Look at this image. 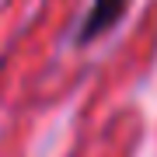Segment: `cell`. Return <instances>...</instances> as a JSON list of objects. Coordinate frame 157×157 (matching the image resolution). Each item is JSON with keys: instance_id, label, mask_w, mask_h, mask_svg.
<instances>
[{"instance_id": "cell-1", "label": "cell", "mask_w": 157, "mask_h": 157, "mask_svg": "<svg viewBox=\"0 0 157 157\" xmlns=\"http://www.w3.org/2000/svg\"><path fill=\"white\" fill-rule=\"evenodd\" d=\"M122 11H126V0H94L91 11H87V17H84V25H80V42H87V39H94V35L108 32L119 21Z\"/></svg>"}]
</instances>
